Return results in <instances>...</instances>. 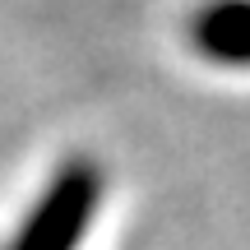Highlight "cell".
<instances>
[{
    "instance_id": "cell-2",
    "label": "cell",
    "mask_w": 250,
    "mask_h": 250,
    "mask_svg": "<svg viewBox=\"0 0 250 250\" xmlns=\"http://www.w3.org/2000/svg\"><path fill=\"white\" fill-rule=\"evenodd\" d=\"M190 46L218 65H250V0H204L190 19Z\"/></svg>"
},
{
    "instance_id": "cell-1",
    "label": "cell",
    "mask_w": 250,
    "mask_h": 250,
    "mask_svg": "<svg viewBox=\"0 0 250 250\" xmlns=\"http://www.w3.org/2000/svg\"><path fill=\"white\" fill-rule=\"evenodd\" d=\"M102 204V171L88 158H70L46 190L37 195V204L28 208L23 227L14 232V241L5 250H79L83 232L93 227Z\"/></svg>"
}]
</instances>
